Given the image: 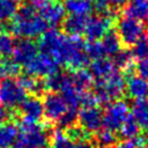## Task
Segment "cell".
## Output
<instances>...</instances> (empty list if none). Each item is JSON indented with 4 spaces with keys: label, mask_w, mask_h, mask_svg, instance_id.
<instances>
[{
    "label": "cell",
    "mask_w": 148,
    "mask_h": 148,
    "mask_svg": "<svg viewBox=\"0 0 148 148\" xmlns=\"http://www.w3.org/2000/svg\"><path fill=\"white\" fill-rule=\"evenodd\" d=\"M13 18L14 20L9 25V30L20 38L31 39L34 37L42 36L49 27L45 20L37 14L29 3L17 8Z\"/></svg>",
    "instance_id": "cell-1"
},
{
    "label": "cell",
    "mask_w": 148,
    "mask_h": 148,
    "mask_svg": "<svg viewBox=\"0 0 148 148\" xmlns=\"http://www.w3.org/2000/svg\"><path fill=\"white\" fill-rule=\"evenodd\" d=\"M126 88V82L124 76L113 71L110 75L104 79H98L94 83V95L96 96L98 103L110 104L112 101H117Z\"/></svg>",
    "instance_id": "cell-2"
},
{
    "label": "cell",
    "mask_w": 148,
    "mask_h": 148,
    "mask_svg": "<svg viewBox=\"0 0 148 148\" xmlns=\"http://www.w3.org/2000/svg\"><path fill=\"white\" fill-rule=\"evenodd\" d=\"M16 146L17 148H44L47 142V134L37 121L23 119L20 124Z\"/></svg>",
    "instance_id": "cell-3"
},
{
    "label": "cell",
    "mask_w": 148,
    "mask_h": 148,
    "mask_svg": "<svg viewBox=\"0 0 148 148\" xmlns=\"http://www.w3.org/2000/svg\"><path fill=\"white\" fill-rule=\"evenodd\" d=\"M27 91L14 77H5L0 81V105L8 109L20 106L25 99Z\"/></svg>",
    "instance_id": "cell-4"
},
{
    "label": "cell",
    "mask_w": 148,
    "mask_h": 148,
    "mask_svg": "<svg viewBox=\"0 0 148 148\" xmlns=\"http://www.w3.org/2000/svg\"><path fill=\"white\" fill-rule=\"evenodd\" d=\"M59 64L50 56L40 53L37 54L29 64L24 66L25 74L32 77L51 76L59 72Z\"/></svg>",
    "instance_id": "cell-5"
},
{
    "label": "cell",
    "mask_w": 148,
    "mask_h": 148,
    "mask_svg": "<svg viewBox=\"0 0 148 148\" xmlns=\"http://www.w3.org/2000/svg\"><path fill=\"white\" fill-rule=\"evenodd\" d=\"M128 106L125 102L114 101L108 104L103 113V126L109 131H119L128 117Z\"/></svg>",
    "instance_id": "cell-6"
},
{
    "label": "cell",
    "mask_w": 148,
    "mask_h": 148,
    "mask_svg": "<svg viewBox=\"0 0 148 148\" xmlns=\"http://www.w3.org/2000/svg\"><path fill=\"white\" fill-rule=\"evenodd\" d=\"M143 25L140 21L128 16L119 18L117 23V34L121 43L125 45L132 46L139 38L143 36Z\"/></svg>",
    "instance_id": "cell-7"
},
{
    "label": "cell",
    "mask_w": 148,
    "mask_h": 148,
    "mask_svg": "<svg viewBox=\"0 0 148 148\" xmlns=\"http://www.w3.org/2000/svg\"><path fill=\"white\" fill-rule=\"evenodd\" d=\"M112 22V17L106 9L102 15H96L88 17L87 27L84 30V35L89 42H98V39L103 38V36L109 31Z\"/></svg>",
    "instance_id": "cell-8"
},
{
    "label": "cell",
    "mask_w": 148,
    "mask_h": 148,
    "mask_svg": "<svg viewBox=\"0 0 148 148\" xmlns=\"http://www.w3.org/2000/svg\"><path fill=\"white\" fill-rule=\"evenodd\" d=\"M44 116L49 120L58 121V119L68 110L62 96L57 92H47L43 101Z\"/></svg>",
    "instance_id": "cell-9"
},
{
    "label": "cell",
    "mask_w": 148,
    "mask_h": 148,
    "mask_svg": "<svg viewBox=\"0 0 148 148\" xmlns=\"http://www.w3.org/2000/svg\"><path fill=\"white\" fill-rule=\"evenodd\" d=\"M37 45L32 39L20 38L15 42V47L13 51V60L20 66H25L37 56Z\"/></svg>",
    "instance_id": "cell-10"
},
{
    "label": "cell",
    "mask_w": 148,
    "mask_h": 148,
    "mask_svg": "<svg viewBox=\"0 0 148 148\" xmlns=\"http://www.w3.org/2000/svg\"><path fill=\"white\" fill-rule=\"evenodd\" d=\"M77 121L86 132H98L103 126V113L97 108H83L77 113Z\"/></svg>",
    "instance_id": "cell-11"
},
{
    "label": "cell",
    "mask_w": 148,
    "mask_h": 148,
    "mask_svg": "<svg viewBox=\"0 0 148 148\" xmlns=\"http://www.w3.org/2000/svg\"><path fill=\"white\" fill-rule=\"evenodd\" d=\"M38 14L45 20L47 24L56 27V25H59L61 22H64L66 10L62 3L56 0H51L38 12Z\"/></svg>",
    "instance_id": "cell-12"
},
{
    "label": "cell",
    "mask_w": 148,
    "mask_h": 148,
    "mask_svg": "<svg viewBox=\"0 0 148 148\" xmlns=\"http://www.w3.org/2000/svg\"><path fill=\"white\" fill-rule=\"evenodd\" d=\"M20 110L24 116V119L31 121H38L44 116L43 102L36 96L25 97V99L20 105Z\"/></svg>",
    "instance_id": "cell-13"
},
{
    "label": "cell",
    "mask_w": 148,
    "mask_h": 148,
    "mask_svg": "<svg viewBox=\"0 0 148 148\" xmlns=\"http://www.w3.org/2000/svg\"><path fill=\"white\" fill-rule=\"evenodd\" d=\"M62 36L64 35L54 28L47 29L42 35V37L39 38V42H38V47L42 51V53L51 57L53 54V52L56 51V49L58 47Z\"/></svg>",
    "instance_id": "cell-14"
},
{
    "label": "cell",
    "mask_w": 148,
    "mask_h": 148,
    "mask_svg": "<svg viewBox=\"0 0 148 148\" xmlns=\"http://www.w3.org/2000/svg\"><path fill=\"white\" fill-rule=\"evenodd\" d=\"M127 94L135 99H143L148 95V81L139 75H131L126 82Z\"/></svg>",
    "instance_id": "cell-15"
},
{
    "label": "cell",
    "mask_w": 148,
    "mask_h": 148,
    "mask_svg": "<svg viewBox=\"0 0 148 148\" xmlns=\"http://www.w3.org/2000/svg\"><path fill=\"white\" fill-rule=\"evenodd\" d=\"M87 22H88V16L69 15L64 20L62 25L65 32L71 35V37H80V35L84 34Z\"/></svg>",
    "instance_id": "cell-16"
},
{
    "label": "cell",
    "mask_w": 148,
    "mask_h": 148,
    "mask_svg": "<svg viewBox=\"0 0 148 148\" xmlns=\"http://www.w3.org/2000/svg\"><path fill=\"white\" fill-rule=\"evenodd\" d=\"M125 16L138 21H148V0H130L125 7Z\"/></svg>",
    "instance_id": "cell-17"
},
{
    "label": "cell",
    "mask_w": 148,
    "mask_h": 148,
    "mask_svg": "<svg viewBox=\"0 0 148 148\" xmlns=\"http://www.w3.org/2000/svg\"><path fill=\"white\" fill-rule=\"evenodd\" d=\"M132 117L138 123L140 128H148V101L147 99H135L131 106Z\"/></svg>",
    "instance_id": "cell-18"
},
{
    "label": "cell",
    "mask_w": 148,
    "mask_h": 148,
    "mask_svg": "<svg viewBox=\"0 0 148 148\" xmlns=\"http://www.w3.org/2000/svg\"><path fill=\"white\" fill-rule=\"evenodd\" d=\"M64 8L71 15L87 16L94 9V5L91 0H65Z\"/></svg>",
    "instance_id": "cell-19"
},
{
    "label": "cell",
    "mask_w": 148,
    "mask_h": 148,
    "mask_svg": "<svg viewBox=\"0 0 148 148\" xmlns=\"http://www.w3.org/2000/svg\"><path fill=\"white\" fill-rule=\"evenodd\" d=\"M114 71V66L111 60L106 58H98L95 59L90 64V74L91 76H95L97 80L98 79H104L108 75H110Z\"/></svg>",
    "instance_id": "cell-20"
},
{
    "label": "cell",
    "mask_w": 148,
    "mask_h": 148,
    "mask_svg": "<svg viewBox=\"0 0 148 148\" xmlns=\"http://www.w3.org/2000/svg\"><path fill=\"white\" fill-rule=\"evenodd\" d=\"M18 128L13 123H6L0 126V148H9L16 143Z\"/></svg>",
    "instance_id": "cell-21"
},
{
    "label": "cell",
    "mask_w": 148,
    "mask_h": 148,
    "mask_svg": "<svg viewBox=\"0 0 148 148\" xmlns=\"http://www.w3.org/2000/svg\"><path fill=\"white\" fill-rule=\"evenodd\" d=\"M101 45L104 52V56H114L117 52H119L121 50V40L118 36L117 32L114 31H108L102 40H101Z\"/></svg>",
    "instance_id": "cell-22"
},
{
    "label": "cell",
    "mask_w": 148,
    "mask_h": 148,
    "mask_svg": "<svg viewBox=\"0 0 148 148\" xmlns=\"http://www.w3.org/2000/svg\"><path fill=\"white\" fill-rule=\"evenodd\" d=\"M139 134H140V126L134 120V118L130 114L127 119L124 121V124L121 125V127L119 128V135L125 141H131L136 139Z\"/></svg>",
    "instance_id": "cell-23"
},
{
    "label": "cell",
    "mask_w": 148,
    "mask_h": 148,
    "mask_svg": "<svg viewBox=\"0 0 148 148\" xmlns=\"http://www.w3.org/2000/svg\"><path fill=\"white\" fill-rule=\"evenodd\" d=\"M72 79L75 89L79 91H87V89L92 83V76L90 72L84 68L77 69L74 74H72Z\"/></svg>",
    "instance_id": "cell-24"
},
{
    "label": "cell",
    "mask_w": 148,
    "mask_h": 148,
    "mask_svg": "<svg viewBox=\"0 0 148 148\" xmlns=\"http://www.w3.org/2000/svg\"><path fill=\"white\" fill-rule=\"evenodd\" d=\"M18 83L25 91H32V92H39L45 88V81L37 80L30 75H21L18 77Z\"/></svg>",
    "instance_id": "cell-25"
},
{
    "label": "cell",
    "mask_w": 148,
    "mask_h": 148,
    "mask_svg": "<svg viewBox=\"0 0 148 148\" xmlns=\"http://www.w3.org/2000/svg\"><path fill=\"white\" fill-rule=\"evenodd\" d=\"M132 58L140 60H145L148 59V38L146 36H142L141 38H139L133 45L132 49L130 50Z\"/></svg>",
    "instance_id": "cell-26"
},
{
    "label": "cell",
    "mask_w": 148,
    "mask_h": 148,
    "mask_svg": "<svg viewBox=\"0 0 148 148\" xmlns=\"http://www.w3.org/2000/svg\"><path fill=\"white\" fill-rule=\"evenodd\" d=\"M17 10V1L15 0H0V23H5L14 17Z\"/></svg>",
    "instance_id": "cell-27"
},
{
    "label": "cell",
    "mask_w": 148,
    "mask_h": 148,
    "mask_svg": "<svg viewBox=\"0 0 148 148\" xmlns=\"http://www.w3.org/2000/svg\"><path fill=\"white\" fill-rule=\"evenodd\" d=\"M132 54L130 52V50H120L119 52H117L113 56V59L111 60L113 66L117 68H123V69H127L130 67H132Z\"/></svg>",
    "instance_id": "cell-28"
},
{
    "label": "cell",
    "mask_w": 148,
    "mask_h": 148,
    "mask_svg": "<svg viewBox=\"0 0 148 148\" xmlns=\"http://www.w3.org/2000/svg\"><path fill=\"white\" fill-rule=\"evenodd\" d=\"M20 72V66L13 59H5L0 62V77H14Z\"/></svg>",
    "instance_id": "cell-29"
},
{
    "label": "cell",
    "mask_w": 148,
    "mask_h": 148,
    "mask_svg": "<svg viewBox=\"0 0 148 148\" xmlns=\"http://www.w3.org/2000/svg\"><path fill=\"white\" fill-rule=\"evenodd\" d=\"M95 140L97 142V145L99 147H111L114 145L116 142V135L112 131H109L106 128L99 130L98 132H96V136Z\"/></svg>",
    "instance_id": "cell-30"
},
{
    "label": "cell",
    "mask_w": 148,
    "mask_h": 148,
    "mask_svg": "<svg viewBox=\"0 0 148 148\" xmlns=\"http://www.w3.org/2000/svg\"><path fill=\"white\" fill-rule=\"evenodd\" d=\"M73 141L62 130H56L52 135V148H72Z\"/></svg>",
    "instance_id": "cell-31"
},
{
    "label": "cell",
    "mask_w": 148,
    "mask_h": 148,
    "mask_svg": "<svg viewBox=\"0 0 148 148\" xmlns=\"http://www.w3.org/2000/svg\"><path fill=\"white\" fill-rule=\"evenodd\" d=\"M15 47V39L6 34V32H1L0 34V56L2 57H8L13 53Z\"/></svg>",
    "instance_id": "cell-32"
},
{
    "label": "cell",
    "mask_w": 148,
    "mask_h": 148,
    "mask_svg": "<svg viewBox=\"0 0 148 148\" xmlns=\"http://www.w3.org/2000/svg\"><path fill=\"white\" fill-rule=\"evenodd\" d=\"M76 121H77V111L76 110H72V109H68L58 119V125H59V127L67 130V128L74 126Z\"/></svg>",
    "instance_id": "cell-33"
},
{
    "label": "cell",
    "mask_w": 148,
    "mask_h": 148,
    "mask_svg": "<svg viewBox=\"0 0 148 148\" xmlns=\"http://www.w3.org/2000/svg\"><path fill=\"white\" fill-rule=\"evenodd\" d=\"M84 51H86L87 56L89 57V59L92 58L95 60V59L104 57V52H103L101 42H89V43H86Z\"/></svg>",
    "instance_id": "cell-34"
},
{
    "label": "cell",
    "mask_w": 148,
    "mask_h": 148,
    "mask_svg": "<svg viewBox=\"0 0 148 148\" xmlns=\"http://www.w3.org/2000/svg\"><path fill=\"white\" fill-rule=\"evenodd\" d=\"M65 133L67 134V136L71 140H75V142H77V141H87L88 132H86L81 126L74 125V126L67 128Z\"/></svg>",
    "instance_id": "cell-35"
},
{
    "label": "cell",
    "mask_w": 148,
    "mask_h": 148,
    "mask_svg": "<svg viewBox=\"0 0 148 148\" xmlns=\"http://www.w3.org/2000/svg\"><path fill=\"white\" fill-rule=\"evenodd\" d=\"M97 104H98V101H97L96 96L92 92L83 91L81 94L80 106H82V108H94V106H97Z\"/></svg>",
    "instance_id": "cell-36"
},
{
    "label": "cell",
    "mask_w": 148,
    "mask_h": 148,
    "mask_svg": "<svg viewBox=\"0 0 148 148\" xmlns=\"http://www.w3.org/2000/svg\"><path fill=\"white\" fill-rule=\"evenodd\" d=\"M136 72L138 75L145 80L148 81V59L140 60L136 65Z\"/></svg>",
    "instance_id": "cell-37"
},
{
    "label": "cell",
    "mask_w": 148,
    "mask_h": 148,
    "mask_svg": "<svg viewBox=\"0 0 148 148\" xmlns=\"http://www.w3.org/2000/svg\"><path fill=\"white\" fill-rule=\"evenodd\" d=\"M49 1H51V0H29L28 3H29L36 12H39Z\"/></svg>",
    "instance_id": "cell-38"
},
{
    "label": "cell",
    "mask_w": 148,
    "mask_h": 148,
    "mask_svg": "<svg viewBox=\"0 0 148 148\" xmlns=\"http://www.w3.org/2000/svg\"><path fill=\"white\" fill-rule=\"evenodd\" d=\"M94 7L97 8V10H101L102 13H104L108 8V5L110 3V0H91Z\"/></svg>",
    "instance_id": "cell-39"
},
{
    "label": "cell",
    "mask_w": 148,
    "mask_h": 148,
    "mask_svg": "<svg viewBox=\"0 0 148 148\" xmlns=\"http://www.w3.org/2000/svg\"><path fill=\"white\" fill-rule=\"evenodd\" d=\"M109 148H139V145L134 140H131V141H124L118 145H113Z\"/></svg>",
    "instance_id": "cell-40"
},
{
    "label": "cell",
    "mask_w": 148,
    "mask_h": 148,
    "mask_svg": "<svg viewBox=\"0 0 148 148\" xmlns=\"http://www.w3.org/2000/svg\"><path fill=\"white\" fill-rule=\"evenodd\" d=\"M72 148H92V147L88 141H77V142H73Z\"/></svg>",
    "instance_id": "cell-41"
},
{
    "label": "cell",
    "mask_w": 148,
    "mask_h": 148,
    "mask_svg": "<svg viewBox=\"0 0 148 148\" xmlns=\"http://www.w3.org/2000/svg\"><path fill=\"white\" fill-rule=\"evenodd\" d=\"M8 118V113H7V110L0 105V126L5 124V121L7 120Z\"/></svg>",
    "instance_id": "cell-42"
},
{
    "label": "cell",
    "mask_w": 148,
    "mask_h": 148,
    "mask_svg": "<svg viewBox=\"0 0 148 148\" xmlns=\"http://www.w3.org/2000/svg\"><path fill=\"white\" fill-rule=\"evenodd\" d=\"M130 0H110V3H112L114 7H120V6H124Z\"/></svg>",
    "instance_id": "cell-43"
},
{
    "label": "cell",
    "mask_w": 148,
    "mask_h": 148,
    "mask_svg": "<svg viewBox=\"0 0 148 148\" xmlns=\"http://www.w3.org/2000/svg\"><path fill=\"white\" fill-rule=\"evenodd\" d=\"M143 139H145L146 142H148V128L146 130V134H145V138H143Z\"/></svg>",
    "instance_id": "cell-44"
},
{
    "label": "cell",
    "mask_w": 148,
    "mask_h": 148,
    "mask_svg": "<svg viewBox=\"0 0 148 148\" xmlns=\"http://www.w3.org/2000/svg\"><path fill=\"white\" fill-rule=\"evenodd\" d=\"M146 37H147V38H148V34H147V36H146Z\"/></svg>",
    "instance_id": "cell-45"
},
{
    "label": "cell",
    "mask_w": 148,
    "mask_h": 148,
    "mask_svg": "<svg viewBox=\"0 0 148 148\" xmlns=\"http://www.w3.org/2000/svg\"><path fill=\"white\" fill-rule=\"evenodd\" d=\"M0 62H1V59H0Z\"/></svg>",
    "instance_id": "cell-46"
},
{
    "label": "cell",
    "mask_w": 148,
    "mask_h": 148,
    "mask_svg": "<svg viewBox=\"0 0 148 148\" xmlns=\"http://www.w3.org/2000/svg\"><path fill=\"white\" fill-rule=\"evenodd\" d=\"M15 1H17V0H15Z\"/></svg>",
    "instance_id": "cell-47"
},
{
    "label": "cell",
    "mask_w": 148,
    "mask_h": 148,
    "mask_svg": "<svg viewBox=\"0 0 148 148\" xmlns=\"http://www.w3.org/2000/svg\"><path fill=\"white\" fill-rule=\"evenodd\" d=\"M44 148H46V147H44Z\"/></svg>",
    "instance_id": "cell-48"
}]
</instances>
